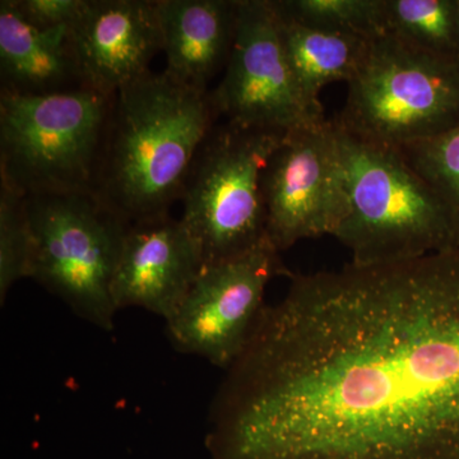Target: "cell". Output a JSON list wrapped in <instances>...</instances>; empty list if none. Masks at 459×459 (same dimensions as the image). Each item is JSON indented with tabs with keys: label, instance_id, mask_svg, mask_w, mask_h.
<instances>
[{
	"label": "cell",
	"instance_id": "1",
	"mask_svg": "<svg viewBox=\"0 0 459 459\" xmlns=\"http://www.w3.org/2000/svg\"><path fill=\"white\" fill-rule=\"evenodd\" d=\"M210 411L212 459H459V247L292 274Z\"/></svg>",
	"mask_w": 459,
	"mask_h": 459
},
{
	"label": "cell",
	"instance_id": "2",
	"mask_svg": "<svg viewBox=\"0 0 459 459\" xmlns=\"http://www.w3.org/2000/svg\"><path fill=\"white\" fill-rule=\"evenodd\" d=\"M221 119L212 91L151 71L113 96L93 193L131 223L170 214L193 160Z\"/></svg>",
	"mask_w": 459,
	"mask_h": 459
},
{
	"label": "cell",
	"instance_id": "3",
	"mask_svg": "<svg viewBox=\"0 0 459 459\" xmlns=\"http://www.w3.org/2000/svg\"><path fill=\"white\" fill-rule=\"evenodd\" d=\"M336 126L346 214L334 238L351 252L353 264L410 261L459 247L457 217L400 151Z\"/></svg>",
	"mask_w": 459,
	"mask_h": 459
},
{
	"label": "cell",
	"instance_id": "4",
	"mask_svg": "<svg viewBox=\"0 0 459 459\" xmlns=\"http://www.w3.org/2000/svg\"><path fill=\"white\" fill-rule=\"evenodd\" d=\"M113 96L0 92V183L29 195L93 192Z\"/></svg>",
	"mask_w": 459,
	"mask_h": 459
},
{
	"label": "cell",
	"instance_id": "5",
	"mask_svg": "<svg viewBox=\"0 0 459 459\" xmlns=\"http://www.w3.org/2000/svg\"><path fill=\"white\" fill-rule=\"evenodd\" d=\"M334 123L353 137L400 148L459 123V60L411 47L394 33L370 39Z\"/></svg>",
	"mask_w": 459,
	"mask_h": 459
},
{
	"label": "cell",
	"instance_id": "6",
	"mask_svg": "<svg viewBox=\"0 0 459 459\" xmlns=\"http://www.w3.org/2000/svg\"><path fill=\"white\" fill-rule=\"evenodd\" d=\"M32 232L30 279L75 316L113 331V283L131 222L93 192L26 197Z\"/></svg>",
	"mask_w": 459,
	"mask_h": 459
},
{
	"label": "cell",
	"instance_id": "7",
	"mask_svg": "<svg viewBox=\"0 0 459 459\" xmlns=\"http://www.w3.org/2000/svg\"><path fill=\"white\" fill-rule=\"evenodd\" d=\"M289 132L250 128L221 119L190 166L181 221L205 263L234 258L268 240L262 172Z\"/></svg>",
	"mask_w": 459,
	"mask_h": 459
},
{
	"label": "cell",
	"instance_id": "8",
	"mask_svg": "<svg viewBox=\"0 0 459 459\" xmlns=\"http://www.w3.org/2000/svg\"><path fill=\"white\" fill-rule=\"evenodd\" d=\"M212 95L222 119L238 126L292 132L327 123L296 83L272 0H238L234 47Z\"/></svg>",
	"mask_w": 459,
	"mask_h": 459
},
{
	"label": "cell",
	"instance_id": "9",
	"mask_svg": "<svg viewBox=\"0 0 459 459\" xmlns=\"http://www.w3.org/2000/svg\"><path fill=\"white\" fill-rule=\"evenodd\" d=\"M271 241L225 261L205 263L166 333L178 351L226 370L249 340L274 277H291Z\"/></svg>",
	"mask_w": 459,
	"mask_h": 459
},
{
	"label": "cell",
	"instance_id": "10",
	"mask_svg": "<svg viewBox=\"0 0 459 459\" xmlns=\"http://www.w3.org/2000/svg\"><path fill=\"white\" fill-rule=\"evenodd\" d=\"M267 237L280 253L305 238L334 237L346 214L334 122L289 132L262 172Z\"/></svg>",
	"mask_w": 459,
	"mask_h": 459
},
{
	"label": "cell",
	"instance_id": "11",
	"mask_svg": "<svg viewBox=\"0 0 459 459\" xmlns=\"http://www.w3.org/2000/svg\"><path fill=\"white\" fill-rule=\"evenodd\" d=\"M204 265V253L181 219L171 214L133 222L113 283L117 310L142 307L168 320Z\"/></svg>",
	"mask_w": 459,
	"mask_h": 459
},
{
	"label": "cell",
	"instance_id": "12",
	"mask_svg": "<svg viewBox=\"0 0 459 459\" xmlns=\"http://www.w3.org/2000/svg\"><path fill=\"white\" fill-rule=\"evenodd\" d=\"M69 31L90 89L108 98L150 74L162 51L157 0H89Z\"/></svg>",
	"mask_w": 459,
	"mask_h": 459
},
{
	"label": "cell",
	"instance_id": "13",
	"mask_svg": "<svg viewBox=\"0 0 459 459\" xmlns=\"http://www.w3.org/2000/svg\"><path fill=\"white\" fill-rule=\"evenodd\" d=\"M164 72L192 89L210 84L228 66L238 23V0H157Z\"/></svg>",
	"mask_w": 459,
	"mask_h": 459
},
{
	"label": "cell",
	"instance_id": "14",
	"mask_svg": "<svg viewBox=\"0 0 459 459\" xmlns=\"http://www.w3.org/2000/svg\"><path fill=\"white\" fill-rule=\"evenodd\" d=\"M69 27L35 29L20 17L9 0H2L0 92L45 96L91 90Z\"/></svg>",
	"mask_w": 459,
	"mask_h": 459
},
{
	"label": "cell",
	"instance_id": "15",
	"mask_svg": "<svg viewBox=\"0 0 459 459\" xmlns=\"http://www.w3.org/2000/svg\"><path fill=\"white\" fill-rule=\"evenodd\" d=\"M276 14L281 42L296 83L307 100L322 104L319 95L325 86L351 81L367 56L371 38L316 29L277 11Z\"/></svg>",
	"mask_w": 459,
	"mask_h": 459
},
{
	"label": "cell",
	"instance_id": "16",
	"mask_svg": "<svg viewBox=\"0 0 459 459\" xmlns=\"http://www.w3.org/2000/svg\"><path fill=\"white\" fill-rule=\"evenodd\" d=\"M386 32L416 49L459 60L457 0H385Z\"/></svg>",
	"mask_w": 459,
	"mask_h": 459
},
{
	"label": "cell",
	"instance_id": "17",
	"mask_svg": "<svg viewBox=\"0 0 459 459\" xmlns=\"http://www.w3.org/2000/svg\"><path fill=\"white\" fill-rule=\"evenodd\" d=\"M282 16L303 25L374 38L386 32L385 0H272Z\"/></svg>",
	"mask_w": 459,
	"mask_h": 459
},
{
	"label": "cell",
	"instance_id": "18",
	"mask_svg": "<svg viewBox=\"0 0 459 459\" xmlns=\"http://www.w3.org/2000/svg\"><path fill=\"white\" fill-rule=\"evenodd\" d=\"M395 150L459 221V123L434 137Z\"/></svg>",
	"mask_w": 459,
	"mask_h": 459
},
{
	"label": "cell",
	"instance_id": "19",
	"mask_svg": "<svg viewBox=\"0 0 459 459\" xmlns=\"http://www.w3.org/2000/svg\"><path fill=\"white\" fill-rule=\"evenodd\" d=\"M32 232L25 195L0 183V303L18 281L30 279Z\"/></svg>",
	"mask_w": 459,
	"mask_h": 459
},
{
	"label": "cell",
	"instance_id": "20",
	"mask_svg": "<svg viewBox=\"0 0 459 459\" xmlns=\"http://www.w3.org/2000/svg\"><path fill=\"white\" fill-rule=\"evenodd\" d=\"M20 17L39 30L74 25L89 0H9Z\"/></svg>",
	"mask_w": 459,
	"mask_h": 459
},
{
	"label": "cell",
	"instance_id": "21",
	"mask_svg": "<svg viewBox=\"0 0 459 459\" xmlns=\"http://www.w3.org/2000/svg\"><path fill=\"white\" fill-rule=\"evenodd\" d=\"M458 3V18H459V0H457Z\"/></svg>",
	"mask_w": 459,
	"mask_h": 459
}]
</instances>
